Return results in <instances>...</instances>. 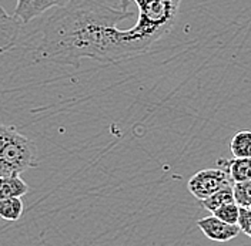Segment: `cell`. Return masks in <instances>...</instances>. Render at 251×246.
I'll use <instances>...</instances> for the list:
<instances>
[{
  "mask_svg": "<svg viewBox=\"0 0 251 246\" xmlns=\"http://www.w3.org/2000/svg\"><path fill=\"white\" fill-rule=\"evenodd\" d=\"M133 16L134 12L114 9L104 0H72L49 17L34 53L36 60L62 64H76L83 59L101 64L128 60L125 30L117 24Z\"/></svg>",
  "mask_w": 251,
  "mask_h": 246,
  "instance_id": "1",
  "label": "cell"
},
{
  "mask_svg": "<svg viewBox=\"0 0 251 246\" xmlns=\"http://www.w3.org/2000/svg\"><path fill=\"white\" fill-rule=\"evenodd\" d=\"M130 1L137 4V22L125 29V45L130 59L144 54L174 26L183 0H120V9L127 10Z\"/></svg>",
  "mask_w": 251,
  "mask_h": 246,
  "instance_id": "2",
  "label": "cell"
},
{
  "mask_svg": "<svg viewBox=\"0 0 251 246\" xmlns=\"http://www.w3.org/2000/svg\"><path fill=\"white\" fill-rule=\"evenodd\" d=\"M34 142L15 127H0V177H16L37 165Z\"/></svg>",
  "mask_w": 251,
  "mask_h": 246,
  "instance_id": "3",
  "label": "cell"
},
{
  "mask_svg": "<svg viewBox=\"0 0 251 246\" xmlns=\"http://www.w3.org/2000/svg\"><path fill=\"white\" fill-rule=\"evenodd\" d=\"M234 182L230 178L228 172L223 168H207L196 172L188 179V191L199 201L207 200L213 194L224 188L233 186Z\"/></svg>",
  "mask_w": 251,
  "mask_h": 246,
  "instance_id": "4",
  "label": "cell"
},
{
  "mask_svg": "<svg viewBox=\"0 0 251 246\" xmlns=\"http://www.w3.org/2000/svg\"><path fill=\"white\" fill-rule=\"evenodd\" d=\"M197 226L203 232L205 238H208L210 241H214V242H228V241L237 238V235L241 231L238 225L227 224L214 215L199 219Z\"/></svg>",
  "mask_w": 251,
  "mask_h": 246,
  "instance_id": "5",
  "label": "cell"
},
{
  "mask_svg": "<svg viewBox=\"0 0 251 246\" xmlns=\"http://www.w3.org/2000/svg\"><path fill=\"white\" fill-rule=\"evenodd\" d=\"M72 0H17L13 15L22 20L23 24L31 22L33 19L42 16L45 12L53 7H66Z\"/></svg>",
  "mask_w": 251,
  "mask_h": 246,
  "instance_id": "6",
  "label": "cell"
},
{
  "mask_svg": "<svg viewBox=\"0 0 251 246\" xmlns=\"http://www.w3.org/2000/svg\"><path fill=\"white\" fill-rule=\"evenodd\" d=\"M23 26L22 20L15 15H7L3 7H0V50L6 53L15 46L20 33V27Z\"/></svg>",
  "mask_w": 251,
  "mask_h": 246,
  "instance_id": "7",
  "label": "cell"
},
{
  "mask_svg": "<svg viewBox=\"0 0 251 246\" xmlns=\"http://www.w3.org/2000/svg\"><path fill=\"white\" fill-rule=\"evenodd\" d=\"M217 165L228 172L234 184L251 179V157L234 158V159H219Z\"/></svg>",
  "mask_w": 251,
  "mask_h": 246,
  "instance_id": "8",
  "label": "cell"
},
{
  "mask_svg": "<svg viewBox=\"0 0 251 246\" xmlns=\"http://www.w3.org/2000/svg\"><path fill=\"white\" fill-rule=\"evenodd\" d=\"M27 192H29V185L20 178V175L1 178L0 200H4V198H22Z\"/></svg>",
  "mask_w": 251,
  "mask_h": 246,
  "instance_id": "9",
  "label": "cell"
},
{
  "mask_svg": "<svg viewBox=\"0 0 251 246\" xmlns=\"http://www.w3.org/2000/svg\"><path fill=\"white\" fill-rule=\"evenodd\" d=\"M230 150L234 158L251 157V130L237 131L230 142Z\"/></svg>",
  "mask_w": 251,
  "mask_h": 246,
  "instance_id": "10",
  "label": "cell"
},
{
  "mask_svg": "<svg viewBox=\"0 0 251 246\" xmlns=\"http://www.w3.org/2000/svg\"><path fill=\"white\" fill-rule=\"evenodd\" d=\"M231 202H235L234 198V189L233 186H228V188H224L219 192L213 194L211 197H208L207 200L201 201L203 206L210 211L211 214L216 212L219 208H221L223 205H227V203H231Z\"/></svg>",
  "mask_w": 251,
  "mask_h": 246,
  "instance_id": "11",
  "label": "cell"
},
{
  "mask_svg": "<svg viewBox=\"0 0 251 246\" xmlns=\"http://www.w3.org/2000/svg\"><path fill=\"white\" fill-rule=\"evenodd\" d=\"M23 201L22 198H4L0 200V216L4 221L16 222L23 215Z\"/></svg>",
  "mask_w": 251,
  "mask_h": 246,
  "instance_id": "12",
  "label": "cell"
},
{
  "mask_svg": "<svg viewBox=\"0 0 251 246\" xmlns=\"http://www.w3.org/2000/svg\"><path fill=\"white\" fill-rule=\"evenodd\" d=\"M240 205L237 202H231L227 205H223L221 208H219L216 212H213V215L217 216L219 219L231 224V225H238V218H240Z\"/></svg>",
  "mask_w": 251,
  "mask_h": 246,
  "instance_id": "13",
  "label": "cell"
},
{
  "mask_svg": "<svg viewBox=\"0 0 251 246\" xmlns=\"http://www.w3.org/2000/svg\"><path fill=\"white\" fill-rule=\"evenodd\" d=\"M234 189L235 202L241 208H250L251 206V179L244 182H237L233 185Z\"/></svg>",
  "mask_w": 251,
  "mask_h": 246,
  "instance_id": "14",
  "label": "cell"
},
{
  "mask_svg": "<svg viewBox=\"0 0 251 246\" xmlns=\"http://www.w3.org/2000/svg\"><path fill=\"white\" fill-rule=\"evenodd\" d=\"M238 226L243 233H246L251 238V211L250 208H240V218H238Z\"/></svg>",
  "mask_w": 251,
  "mask_h": 246,
  "instance_id": "15",
  "label": "cell"
},
{
  "mask_svg": "<svg viewBox=\"0 0 251 246\" xmlns=\"http://www.w3.org/2000/svg\"><path fill=\"white\" fill-rule=\"evenodd\" d=\"M250 211H251V206H250Z\"/></svg>",
  "mask_w": 251,
  "mask_h": 246,
  "instance_id": "16",
  "label": "cell"
}]
</instances>
